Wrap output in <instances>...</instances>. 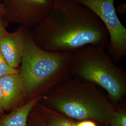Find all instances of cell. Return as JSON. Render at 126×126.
Masks as SVG:
<instances>
[{"mask_svg": "<svg viewBox=\"0 0 126 126\" xmlns=\"http://www.w3.org/2000/svg\"><path fill=\"white\" fill-rule=\"evenodd\" d=\"M43 50L73 53L87 45L104 48L109 36L103 24L86 6L74 0H56L50 13L31 29Z\"/></svg>", "mask_w": 126, "mask_h": 126, "instance_id": "6da1fadb", "label": "cell"}, {"mask_svg": "<svg viewBox=\"0 0 126 126\" xmlns=\"http://www.w3.org/2000/svg\"><path fill=\"white\" fill-rule=\"evenodd\" d=\"M40 101L69 118L107 126L118 108L95 84L76 78L55 86L41 96Z\"/></svg>", "mask_w": 126, "mask_h": 126, "instance_id": "7a4b0ae2", "label": "cell"}, {"mask_svg": "<svg viewBox=\"0 0 126 126\" xmlns=\"http://www.w3.org/2000/svg\"><path fill=\"white\" fill-rule=\"evenodd\" d=\"M72 54L42 49L33 40L31 29L26 28L19 69L24 85V101L26 100L27 102L41 96L40 93H45L46 90L47 92L63 80L64 77L70 72Z\"/></svg>", "mask_w": 126, "mask_h": 126, "instance_id": "3957f363", "label": "cell"}, {"mask_svg": "<svg viewBox=\"0 0 126 126\" xmlns=\"http://www.w3.org/2000/svg\"><path fill=\"white\" fill-rule=\"evenodd\" d=\"M70 72L74 78L102 87L112 102L126 95V75L102 47L87 45L73 52Z\"/></svg>", "mask_w": 126, "mask_h": 126, "instance_id": "277c9868", "label": "cell"}, {"mask_svg": "<svg viewBox=\"0 0 126 126\" xmlns=\"http://www.w3.org/2000/svg\"><path fill=\"white\" fill-rule=\"evenodd\" d=\"M91 10L103 24L109 36V55L114 61L126 54V29L119 20L114 0H74Z\"/></svg>", "mask_w": 126, "mask_h": 126, "instance_id": "5b68a950", "label": "cell"}, {"mask_svg": "<svg viewBox=\"0 0 126 126\" xmlns=\"http://www.w3.org/2000/svg\"><path fill=\"white\" fill-rule=\"evenodd\" d=\"M53 0H0L5 22L32 29L50 13Z\"/></svg>", "mask_w": 126, "mask_h": 126, "instance_id": "8992f818", "label": "cell"}, {"mask_svg": "<svg viewBox=\"0 0 126 126\" xmlns=\"http://www.w3.org/2000/svg\"><path fill=\"white\" fill-rule=\"evenodd\" d=\"M27 126H107L92 121H79L49 108L40 101L32 108Z\"/></svg>", "mask_w": 126, "mask_h": 126, "instance_id": "52a82bcc", "label": "cell"}, {"mask_svg": "<svg viewBox=\"0 0 126 126\" xmlns=\"http://www.w3.org/2000/svg\"><path fill=\"white\" fill-rule=\"evenodd\" d=\"M25 28L19 26L15 32L0 33V51L9 65L18 69L23 57Z\"/></svg>", "mask_w": 126, "mask_h": 126, "instance_id": "ba28073f", "label": "cell"}, {"mask_svg": "<svg viewBox=\"0 0 126 126\" xmlns=\"http://www.w3.org/2000/svg\"><path fill=\"white\" fill-rule=\"evenodd\" d=\"M0 88L4 111L21 105L24 99V85L19 72L0 78Z\"/></svg>", "mask_w": 126, "mask_h": 126, "instance_id": "9c48e42d", "label": "cell"}, {"mask_svg": "<svg viewBox=\"0 0 126 126\" xmlns=\"http://www.w3.org/2000/svg\"><path fill=\"white\" fill-rule=\"evenodd\" d=\"M41 99L38 96L17 107L8 114L0 117V126H27L28 116L32 108Z\"/></svg>", "mask_w": 126, "mask_h": 126, "instance_id": "30bf717a", "label": "cell"}, {"mask_svg": "<svg viewBox=\"0 0 126 126\" xmlns=\"http://www.w3.org/2000/svg\"><path fill=\"white\" fill-rule=\"evenodd\" d=\"M109 126H126V108L124 106L118 107Z\"/></svg>", "mask_w": 126, "mask_h": 126, "instance_id": "8fae6325", "label": "cell"}, {"mask_svg": "<svg viewBox=\"0 0 126 126\" xmlns=\"http://www.w3.org/2000/svg\"><path fill=\"white\" fill-rule=\"evenodd\" d=\"M19 72V69L12 67L7 62L0 51V78L11 74Z\"/></svg>", "mask_w": 126, "mask_h": 126, "instance_id": "7c38bea8", "label": "cell"}, {"mask_svg": "<svg viewBox=\"0 0 126 126\" xmlns=\"http://www.w3.org/2000/svg\"><path fill=\"white\" fill-rule=\"evenodd\" d=\"M9 24L0 18V33L5 31Z\"/></svg>", "mask_w": 126, "mask_h": 126, "instance_id": "4fadbf2b", "label": "cell"}, {"mask_svg": "<svg viewBox=\"0 0 126 126\" xmlns=\"http://www.w3.org/2000/svg\"><path fill=\"white\" fill-rule=\"evenodd\" d=\"M116 12L119 13L124 14L126 12V4H123L117 7V8H115Z\"/></svg>", "mask_w": 126, "mask_h": 126, "instance_id": "5bb4252c", "label": "cell"}, {"mask_svg": "<svg viewBox=\"0 0 126 126\" xmlns=\"http://www.w3.org/2000/svg\"><path fill=\"white\" fill-rule=\"evenodd\" d=\"M4 110L3 108L2 105V96H1V90L0 88V117H1L2 115L4 114Z\"/></svg>", "mask_w": 126, "mask_h": 126, "instance_id": "9a60e30c", "label": "cell"}, {"mask_svg": "<svg viewBox=\"0 0 126 126\" xmlns=\"http://www.w3.org/2000/svg\"><path fill=\"white\" fill-rule=\"evenodd\" d=\"M4 16V12L1 5L0 4V18L3 20V21H4L3 20Z\"/></svg>", "mask_w": 126, "mask_h": 126, "instance_id": "2e32d148", "label": "cell"}, {"mask_svg": "<svg viewBox=\"0 0 126 126\" xmlns=\"http://www.w3.org/2000/svg\"><path fill=\"white\" fill-rule=\"evenodd\" d=\"M54 0V1H55V0Z\"/></svg>", "mask_w": 126, "mask_h": 126, "instance_id": "e0dca14e", "label": "cell"}]
</instances>
